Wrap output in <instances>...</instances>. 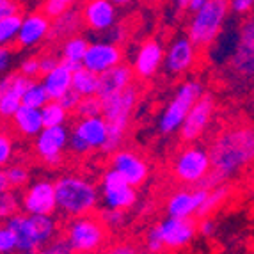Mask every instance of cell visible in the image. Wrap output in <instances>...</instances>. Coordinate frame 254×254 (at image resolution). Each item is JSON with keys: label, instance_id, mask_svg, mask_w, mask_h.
Listing matches in <instances>:
<instances>
[{"label": "cell", "instance_id": "cell-1", "mask_svg": "<svg viewBox=\"0 0 254 254\" xmlns=\"http://www.w3.org/2000/svg\"><path fill=\"white\" fill-rule=\"evenodd\" d=\"M212 171L222 180L254 162V128H231L215 137L210 149Z\"/></svg>", "mask_w": 254, "mask_h": 254}, {"label": "cell", "instance_id": "cell-2", "mask_svg": "<svg viewBox=\"0 0 254 254\" xmlns=\"http://www.w3.org/2000/svg\"><path fill=\"white\" fill-rule=\"evenodd\" d=\"M57 212L63 217L91 215L102 201L100 187L87 176L80 174H64L54 182Z\"/></svg>", "mask_w": 254, "mask_h": 254}, {"label": "cell", "instance_id": "cell-3", "mask_svg": "<svg viewBox=\"0 0 254 254\" xmlns=\"http://www.w3.org/2000/svg\"><path fill=\"white\" fill-rule=\"evenodd\" d=\"M5 224L16 237V251L20 254L36 253L55 240L59 233V222L54 215H29L20 212L5 220Z\"/></svg>", "mask_w": 254, "mask_h": 254}, {"label": "cell", "instance_id": "cell-4", "mask_svg": "<svg viewBox=\"0 0 254 254\" xmlns=\"http://www.w3.org/2000/svg\"><path fill=\"white\" fill-rule=\"evenodd\" d=\"M102 116L109 123V139H107V144L103 146L102 151L107 153V155H112L123 144L133 110H135L137 102H139V91H137L135 85H130L123 93L102 100Z\"/></svg>", "mask_w": 254, "mask_h": 254}, {"label": "cell", "instance_id": "cell-5", "mask_svg": "<svg viewBox=\"0 0 254 254\" xmlns=\"http://www.w3.org/2000/svg\"><path fill=\"white\" fill-rule=\"evenodd\" d=\"M64 238L73 254H98L107 244V226L96 215H82L69 219L64 226Z\"/></svg>", "mask_w": 254, "mask_h": 254}, {"label": "cell", "instance_id": "cell-6", "mask_svg": "<svg viewBox=\"0 0 254 254\" xmlns=\"http://www.w3.org/2000/svg\"><path fill=\"white\" fill-rule=\"evenodd\" d=\"M228 11L229 0H208L206 5L194 13L187 29V38L194 43L195 48H206L215 41L222 30Z\"/></svg>", "mask_w": 254, "mask_h": 254}, {"label": "cell", "instance_id": "cell-7", "mask_svg": "<svg viewBox=\"0 0 254 254\" xmlns=\"http://www.w3.org/2000/svg\"><path fill=\"white\" fill-rule=\"evenodd\" d=\"M203 85L199 80H187L174 93L173 100L165 105L160 119H158V130L164 135H171L174 131H180L183 121L189 116L195 102L203 96Z\"/></svg>", "mask_w": 254, "mask_h": 254}, {"label": "cell", "instance_id": "cell-8", "mask_svg": "<svg viewBox=\"0 0 254 254\" xmlns=\"http://www.w3.org/2000/svg\"><path fill=\"white\" fill-rule=\"evenodd\" d=\"M195 235V224L192 219H176L165 217L157 226H153L148 233L146 247L151 254H158L162 249H178L187 246Z\"/></svg>", "mask_w": 254, "mask_h": 254}, {"label": "cell", "instance_id": "cell-9", "mask_svg": "<svg viewBox=\"0 0 254 254\" xmlns=\"http://www.w3.org/2000/svg\"><path fill=\"white\" fill-rule=\"evenodd\" d=\"M109 139V123L103 116L96 118H76L69 130V144L68 148L71 153L84 157L89 153L100 149L107 144Z\"/></svg>", "mask_w": 254, "mask_h": 254}, {"label": "cell", "instance_id": "cell-10", "mask_svg": "<svg viewBox=\"0 0 254 254\" xmlns=\"http://www.w3.org/2000/svg\"><path fill=\"white\" fill-rule=\"evenodd\" d=\"M100 194L102 203L105 208L112 210H130L137 203V190L135 187L128 185L125 178L118 171L107 169L100 180Z\"/></svg>", "mask_w": 254, "mask_h": 254}, {"label": "cell", "instance_id": "cell-11", "mask_svg": "<svg viewBox=\"0 0 254 254\" xmlns=\"http://www.w3.org/2000/svg\"><path fill=\"white\" fill-rule=\"evenodd\" d=\"M210 171H212L210 155L201 148L183 149L173 164L174 176L187 185H197Z\"/></svg>", "mask_w": 254, "mask_h": 254}, {"label": "cell", "instance_id": "cell-12", "mask_svg": "<svg viewBox=\"0 0 254 254\" xmlns=\"http://www.w3.org/2000/svg\"><path fill=\"white\" fill-rule=\"evenodd\" d=\"M69 144V130L64 127H45L34 137V151L48 167H57L63 162V155Z\"/></svg>", "mask_w": 254, "mask_h": 254}, {"label": "cell", "instance_id": "cell-13", "mask_svg": "<svg viewBox=\"0 0 254 254\" xmlns=\"http://www.w3.org/2000/svg\"><path fill=\"white\" fill-rule=\"evenodd\" d=\"M55 210V185L50 180H36L21 192V212L29 215H54Z\"/></svg>", "mask_w": 254, "mask_h": 254}, {"label": "cell", "instance_id": "cell-14", "mask_svg": "<svg viewBox=\"0 0 254 254\" xmlns=\"http://www.w3.org/2000/svg\"><path fill=\"white\" fill-rule=\"evenodd\" d=\"M123 48L119 47L118 43L100 39V41H93L89 45L82 64L85 69H89L96 75H102V73L119 66V64H123Z\"/></svg>", "mask_w": 254, "mask_h": 254}, {"label": "cell", "instance_id": "cell-15", "mask_svg": "<svg viewBox=\"0 0 254 254\" xmlns=\"http://www.w3.org/2000/svg\"><path fill=\"white\" fill-rule=\"evenodd\" d=\"M110 169L118 171L125 178V182L131 187H139L148 180L149 165L139 153L131 151V149H121L119 148L116 153H112L110 158Z\"/></svg>", "mask_w": 254, "mask_h": 254}, {"label": "cell", "instance_id": "cell-16", "mask_svg": "<svg viewBox=\"0 0 254 254\" xmlns=\"http://www.w3.org/2000/svg\"><path fill=\"white\" fill-rule=\"evenodd\" d=\"M231 68L242 76H254V16L240 25V34L231 55Z\"/></svg>", "mask_w": 254, "mask_h": 254}, {"label": "cell", "instance_id": "cell-17", "mask_svg": "<svg viewBox=\"0 0 254 254\" xmlns=\"http://www.w3.org/2000/svg\"><path fill=\"white\" fill-rule=\"evenodd\" d=\"M213 109H215V102H213L212 94L204 93L203 96L195 102V105L190 109L189 116L183 121L182 128H180V137L185 142H192V140L199 139L203 135V131L206 130L210 119H212Z\"/></svg>", "mask_w": 254, "mask_h": 254}, {"label": "cell", "instance_id": "cell-18", "mask_svg": "<svg viewBox=\"0 0 254 254\" xmlns=\"http://www.w3.org/2000/svg\"><path fill=\"white\" fill-rule=\"evenodd\" d=\"M82 18L91 32L107 34L118 25V7L110 0H87L82 7Z\"/></svg>", "mask_w": 254, "mask_h": 254}, {"label": "cell", "instance_id": "cell-19", "mask_svg": "<svg viewBox=\"0 0 254 254\" xmlns=\"http://www.w3.org/2000/svg\"><path fill=\"white\" fill-rule=\"evenodd\" d=\"M197 48L194 47V43L187 36H180V38L173 39L169 48L165 50V59H164V68L169 75H183L185 71L194 66L195 57H197Z\"/></svg>", "mask_w": 254, "mask_h": 254}, {"label": "cell", "instance_id": "cell-20", "mask_svg": "<svg viewBox=\"0 0 254 254\" xmlns=\"http://www.w3.org/2000/svg\"><path fill=\"white\" fill-rule=\"evenodd\" d=\"M165 50L160 39L149 38L146 39L137 50L133 57V75L139 78H151L157 75L160 66H164Z\"/></svg>", "mask_w": 254, "mask_h": 254}, {"label": "cell", "instance_id": "cell-21", "mask_svg": "<svg viewBox=\"0 0 254 254\" xmlns=\"http://www.w3.org/2000/svg\"><path fill=\"white\" fill-rule=\"evenodd\" d=\"M208 192L210 190L199 187L195 190H183V189L176 190L169 195V199L165 203V213L167 217H176V219H190L192 215H197Z\"/></svg>", "mask_w": 254, "mask_h": 254}, {"label": "cell", "instance_id": "cell-22", "mask_svg": "<svg viewBox=\"0 0 254 254\" xmlns=\"http://www.w3.org/2000/svg\"><path fill=\"white\" fill-rule=\"evenodd\" d=\"M52 29V20L39 13H29L21 20L20 32H18L16 45L20 48H36L39 47L43 41H47L50 36Z\"/></svg>", "mask_w": 254, "mask_h": 254}, {"label": "cell", "instance_id": "cell-23", "mask_svg": "<svg viewBox=\"0 0 254 254\" xmlns=\"http://www.w3.org/2000/svg\"><path fill=\"white\" fill-rule=\"evenodd\" d=\"M98 98L107 100L110 96L123 93L130 85H133V69L127 64H119L116 68L98 75Z\"/></svg>", "mask_w": 254, "mask_h": 254}, {"label": "cell", "instance_id": "cell-24", "mask_svg": "<svg viewBox=\"0 0 254 254\" xmlns=\"http://www.w3.org/2000/svg\"><path fill=\"white\" fill-rule=\"evenodd\" d=\"M80 29H84L82 9L69 7L68 11H64L61 16L52 20V29H50L48 39H50V41H64V39L78 34Z\"/></svg>", "mask_w": 254, "mask_h": 254}, {"label": "cell", "instance_id": "cell-25", "mask_svg": "<svg viewBox=\"0 0 254 254\" xmlns=\"http://www.w3.org/2000/svg\"><path fill=\"white\" fill-rule=\"evenodd\" d=\"M30 84H32V78H29V76H23L20 73L13 75V82H11V85H9L2 100H0V119L14 118V114L23 105L21 98H23V93H25V89Z\"/></svg>", "mask_w": 254, "mask_h": 254}, {"label": "cell", "instance_id": "cell-26", "mask_svg": "<svg viewBox=\"0 0 254 254\" xmlns=\"http://www.w3.org/2000/svg\"><path fill=\"white\" fill-rule=\"evenodd\" d=\"M45 89H47L50 100L59 102L61 98L71 91L73 84V71H69L63 63H59L52 71H48L47 75H43L41 78Z\"/></svg>", "mask_w": 254, "mask_h": 254}, {"label": "cell", "instance_id": "cell-27", "mask_svg": "<svg viewBox=\"0 0 254 254\" xmlns=\"http://www.w3.org/2000/svg\"><path fill=\"white\" fill-rule=\"evenodd\" d=\"M13 123L18 133L21 137H25V139L38 137L43 128H45L41 109H34V107H27V105L20 107V110H18L13 118Z\"/></svg>", "mask_w": 254, "mask_h": 254}, {"label": "cell", "instance_id": "cell-28", "mask_svg": "<svg viewBox=\"0 0 254 254\" xmlns=\"http://www.w3.org/2000/svg\"><path fill=\"white\" fill-rule=\"evenodd\" d=\"M89 39L82 34L71 36V38L64 39L63 47H61V59L69 61V63H84V57L89 48Z\"/></svg>", "mask_w": 254, "mask_h": 254}, {"label": "cell", "instance_id": "cell-29", "mask_svg": "<svg viewBox=\"0 0 254 254\" xmlns=\"http://www.w3.org/2000/svg\"><path fill=\"white\" fill-rule=\"evenodd\" d=\"M98 82H100V78H98L96 73L89 71V69H85L82 66L78 71L73 73L71 89L82 98L98 96Z\"/></svg>", "mask_w": 254, "mask_h": 254}, {"label": "cell", "instance_id": "cell-30", "mask_svg": "<svg viewBox=\"0 0 254 254\" xmlns=\"http://www.w3.org/2000/svg\"><path fill=\"white\" fill-rule=\"evenodd\" d=\"M41 116L45 127H64L69 118V110H66L61 102L50 100L47 105L41 107Z\"/></svg>", "mask_w": 254, "mask_h": 254}, {"label": "cell", "instance_id": "cell-31", "mask_svg": "<svg viewBox=\"0 0 254 254\" xmlns=\"http://www.w3.org/2000/svg\"><path fill=\"white\" fill-rule=\"evenodd\" d=\"M21 20H23V16L20 13L0 20V47H9L11 43L16 41L21 27Z\"/></svg>", "mask_w": 254, "mask_h": 254}, {"label": "cell", "instance_id": "cell-32", "mask_svg": "<svg viewBox=\"0 0 254 254\" xmlns=\"http://www.w3.org/2000/svg\"><path fill=\"white\" fill-rule=\"evenodd\" d=\"M21 212V194L16 190L9 189V190L0 194V220H9L16 213Z\"/></svg>", "mask_w": 254, "mask_h": 254}, {"label": "cell", "instance_id": "cell-33", "mask_svg": "<svg viewBox=\"0 0 254 254\" xmlns=\"http://www.w3.org/2000/svg\"><path fill=\"white\" fill-rule=\"evenodd\" d=\"M50 102V96H48L45 85L41 80H32V84L29 85L23 93L21 98V103L27 107H34V109H41L43 105H47Z\"/></svg>", "mask_w": 254, "mask_h": 254}, {"label": "cell", "instance_id": "cell-34", "mask_svg": "<svg viewBox=\"0 0 254 254\" xmlns=\"http://www.w3.org/2000/svg\"><path fill=\"white\" fill-rule=\"evenodd\" d=\"M228 195H229V189L226 187V183H222V185L212 189V190L208 192V195H206V199H204L203 206L199 208L197 217H204V215H208V213H212L217 206H220V204L224 203Z\"/></svg>", "mask_w": 254, "mask_h": 254}, {"label": "cell", "instance_id": "cell-35", "mask_svg": "<svg viewBox=\"0 0 254 254\" xmlns=\"http://www.w3.org/2000/svg\"><path fill=\"white\" fill-rule=\"evenodd\" d=\"M4 173L5 178H7L9 189H13V190H18L21 187H25L30 180V171L21 164H9L4 169Z\"/></svg>", "mask_w": 254, "mask_h": 254}, {"label": "cell", "instance_id": "cell-36", "mask_svg": "<svg viewBox=\"0 0 254 254\" xmlns=\"http://www.w3.org/2000/svg\"><path fill=\"white\" fill-rule=\"evenodd\" d=\"M103 110V102L98 96H87L82 98L78 107L75 109L76 118H96V116H102Z\"/></svg>", "mask_w": 254, "mask_h": 254}, {"label": "cell", "instance_id": "cell-37", "mask_svg": "<svg viewBox=\"0 0 254 254\" xmlns=\"http://www.w3.org/2000/svg\"><path fill=\"white\" fill-rule=\"evenodd\" d=\"M14 158V142L13 139L0 130V169H5Z\"/></svg>", "mask_w": 254, "mask_h": 254}, {"label": "cell", "instance_id": "cell-38", "mask_svg": "<svg viewBox=\"0 0 254 254\" xmlns=\"http://www.w3.org/2000/svg\"><path fill=\"white\" fill-rule=\"evenodd\" d=\"M16 251V237L7 224H0V254H14Z\"/></svg>", "mask_w": 254, "mask_h": 254}, {"label": "cell", "instance_id": "cell-39", "mask_svg": "<svg viewBox=\"0 0 254 254\" xmlns=\"http://www.w3.org/2000/svg\"><path fill=\"white\" fill-rule=\"evenodd\" d=\"M125 213L123 210H112V208H105L103 206L102 213H100V219L103 220V224L107 226V229L112 228H119V226L125 224Z\"/></svg>", "mask_w": 254, "mask_h": 254}, {"label": "cell", "instance_id": "cell-40", "mask_svg": "<svg viewBox=\"0 0 254 254\" xmlns=\"http://www.w3.org/2000/svg\"><path fill=\"white\" fill-rule=\"evenodd\" d=\"M30 254H73V251L66 238H55L50 244H47L45 247H41V249Z\"/></svg>", "mask_w": 254, "mask_h": 254}, {"label": "cell", "instance_id": "cell-41", "mask_svg": "<svg viewBox=\"0 0 254 254\" xmlns=\"http://www.w3.org/2000/svg\"><path fill=\"white\" fill-rule=\"evenodd\" d=\"M68 9L69 7L66 5V2H64V0H45V2H43L41 13L47 14L50 20H54V18L61 16L64 11H68Z\"/></svg>", "mask_w": 254, "mask_h": 254}, {"label": "cell", "instance_id": "cell-42", "mask_svg": "<svg viewBox=\"0 0 254 254\" xmlns=\"http://www.w3.org/2000/svg\"><path fill=\"white\" fill-rule=\"evenodd\" d=\"M20 75L29 76L36 80V76L41 75V66H39V57H27L20 64Z\"/></svg>", "mask_w": 254, "mask_h": 254}, {"label": "cell", "instance_id": "cell-43", "mask_svg": "<svg viewBox=\"0 0 254 254\" xmlns=\"http://www.w3.org/2000/svg\"><path fill=\"white\" fill-rule=\"evenodd\" d=\"M80 100H82V96H78V94L75 93V91H69L66 96H63L59 100L61 102V105L64 107L66 110H69V112H75V109L78 107V103H80Z\"/></svg>", "mask_w": 254, "mask_h": 254}, {"label": "cell", "instance_id": "cell-44", "mask_svg": "<svg viewBox=\"0 0 254 254\" xmlns=\"http://www.w3.org/2000/svg\"><path fill=\"white\" fill-rule=\"evenodd\" d=\"M61 63V59H57L54 54H47V55H41L39 57V66H41V75H47L48 71L57 66Z\"/></svg>", "mask_w": 254, "mask_h": 254}, {"label": "cell", "instance_id": "cell-45", "mask_svg": "<svg viewBox=\"0 0 254 254\" xmlns=\"http://www.w3.org/2000/svg\"><path fill=\"white\" fill-rule=\"evenodd\" d=\"M254 5V0H229V9L237 14L249 13Z\"/></svg>", "mask_w": 254, "mask_h": 254}, {"label": "cell", "instance_id": "cell-46", "mask_svg": "<svg viewBox=\"0 0 254 254\" xmlns=\"http://www.w3.org/2000/svg\"><path fill=\"white\" fill-rule=\"evenodd\" d=\"M13 63V52L9 47H0V75L5 73Z\"/></svg>", "mask_w": 254, "mask_h": 254}, {"label": "cell", "instance_id": "cell-47", "mask_svg": "<svg viewBox=\"0 0 254 254\" xmlns=\"http://www.w3.org/2000/svg\"><path fill=\"white\" fill-rule=\"evenodd\" d=\"M105 254H139V251L131 244H116V246L109 247Z\"/></svg>", "mask_w": 254, "mask_h": 254}, {"label": "cell", "instance_id": "cell-48", "mask_svg": "<svg viewBox=\"0 0 254 254\" xmlns=\"http://www.w3.org/2000/svg\"><path fill=\"white\" fill-rule=\"evenodd\" d=\"M20 13V5L14 0H7L4 5H0V20H4L5 16H11V14Z\"/></svg>", "mask_w": 254, "mask_h": 254}, {"label": "cell", "instance_id": "cell-49", "mask_svg": "<svg viewBox=\"0 0 254 254\" xmlns=\"http://www.w3.org/2000/svg\"><path fill=\"white\" fill-rule=\"evenodd\" d=\"M197 229H199V233L203 237H212L213 231H215V222L212 219H204L201 220V224L197 226Z\"/></svg>", "mask_w": 254, "mask_h": 254}, {"label": "cell", "instance_id": "cell-50", "mask_svg": "<svg viewBox=\"0 0 254 254\" xmlns=\"http://www.w3.org/2000/svg\"><path fill=\"white\" fill-rule=\"evenodd\" d=\"M11 82H13V75H2L0 76V100H2L4 93L7 91L9 85H11Z\"/></svg>", "mask_w": 254, "mask_h": 254}, {"label": "cell", "instance_id": "cell-51", "mask_svg": "<svg viewBox=\"0 0 254 254\" xmlns=\"http://www.w3.org/2000/svg\"><path fill=\"white\" fill-rule=\"evenodd\" d=\"M208 4V0H190V5H189V11H192V13H197L203 5Z\"/></svg>", "mask_w": 254, "mask_h": 254}, {"label": "cell", "instance_id": "cell-52", "mask_svg": "<svg viewBox=\"0 0 254 254\" xmlns=\"http://www.w3.org/2000/svg\"><path fill=\"white\" fill-rule=\"evenodd\" d=\"M174 7L178 11H189V5H190V0H173Z\"/></svg>", "mask_w": 254, "mask_h": 254}, {"label": "cell", "instance_id": "cell-53", "mask_svg": "<svg viewBox=\"0 0 254 254\" xmlns=\"http://www.w3.org/2000/svg\"><path fill=\"white\" fill-rule=\"evenodd\" d=\"M5 190H9V183H7V178H5V173L0 169V194Z\"/></svg>", "mask_w": 254, "mask_h": 254}, {"label": "cell", "instance_id": "cell-54", "mask_svg": "<svg viewBox=\"0 0 254 254\" xmlns=\"http://www.w3.org/2000/svg\"><path fill=\"white\" fill-rule=\"evenodd\" d=\"M112 4L116 5V7H127V5H130V4H133L135 0H110Z\"/></svg>", "mask_w": 254, "mask_h": 254}, {"label": "cell", "instance_id": "cell-55", "mask_svg": "<svg viewBox=\"0 0 254 254\" xmlns=\"http://www.w3.org/2000/svg\"><path fill=\"white\" fill-rule=\"evenodd\" d=\"M64 2H66V5H68V7H76V5L80 4V2H87V0H64Z\"/></svg>", "mask_w": 254, "mask_h": 254}, {"label": "cell", "instance_id": "cell-56", "mask_svg": "<svg viewBox=\"0 0 254 254\" xmlns=\"http://www.w3.org/2000/svg\"><path fill=\"white\" fill-rule=\"evenodd\" d=\"M148 2H151V4H164L167 0H148Z\"/></svg>", "mask_w": 254, "mask_h": 254}, {"label": "cell", "instance_id": "cell-57", "mask_svg": "<svg viewBox=\"0 0 254 254\" xmlns=\"http://www.w3.org/2000/svg\"><path fill=\"white\" fill-rule=\"evenodd\" d=\"M5 2H7V0H0V5H4Z\"/></svg>", "mask_w": 254, "mask_h": 254}]
</instances>
